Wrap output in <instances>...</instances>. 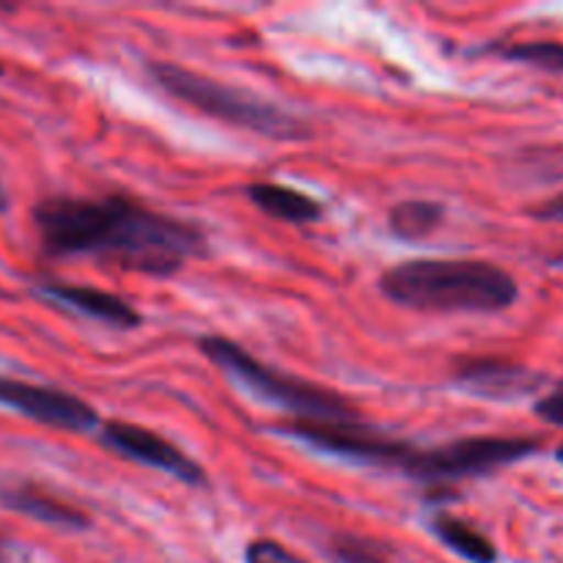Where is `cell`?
Listing matches in <instances>:
<instances>
[{"label":"cell","mask_w":563,"mask_h":563,"mask_svg":"<svg viewBox=\"0 0 563 563\" xmlns=\"http://www.w3.org/2000/svg\"><path fill=\"white\" fill-rule=\"evenodd\" d=\"M33 225L49 256H93L154 278L207 256V234L198 225L124 196L44 198L33 207Z\"/></svg>","instance_id":"cell-1"},{"label":"cell","mask_w":563,"mask_h":563,"mask_svg":"<svg viewBox=\"0 0 563 563\" xmlns=\"http://www.w3.org/2000/svg\"><path fill=\"white\" fill-rule=\"evenodd\" d=\"M379 289L396 306L432 313H498L520 300L515 275L482 258H410L385 269Z\"/></svg>","instance_id":"cell-2"},{"label":"cell","mask_w":563,"mask_h":563,"mask_svg":"<svg viewBox=\"0 0 563 563\" xmlns=\"http://www.w3.org/2000/svg\"><path fill=\"white\" fill-rule=\"evenodd\" d=\"M209 363L220 368L236 388L245 390L256 401L278 410L291 412L302 421H350L357 418L355 405L339 390L306 383L295 374L278 372L258 357H253L245 346L223 335H203L198 341Z\"/></svg>","instance_id":"cell-3"},{"label":"cell","mask_w":563,"mask_h":563,"mask_svg":"<svg viewBox=\"0 0 563 563\" xmlns=\"http://www.w3.org/2000/svg\"><path fill=\"white\" fill-rule=\"evenodd\" d=\"M148 75L165 93L231 126H242V130L275 137V141H306L308 137V124L300 115L245 88L229 86L201 71H190L179 64H163V60L148 64Z\"/></svg>","instance_id":"cell-4"},{"label":"cell","mask_w":563,"mask_h":563,"mask_svg":"<svg viewBox=\"0 0 563 563\" xmlns=\"http://www.w3.org/2000/svg\"><path fill=\"white\" fill-rule=\"evenodd\" d=\"M542 449L533 438H462L438 449H418L407 476L421 482H460L509 467Z\"/></svg>","instance_id":"cell-5"},{"label":"cell","mask_w":563,"mask_h":563,"mask_svg":"<svg viewBox=\"0 0 563 563\" xmlns=\"http://www.w3.org/2000/svg\"><path fill=\"white\" fill-rule=\"evenodd\" d=\"M0 407H9V410L31 418V421L64 429V432L86 434L102 427L99 412L80 396L49 388V385H33L25 379L5 377V374H0Z\"/></svg>","instance_id":"cell-6"},{"label":"cell","mask_w":563,"mask_h":563,"mask_svg":"<svg viewBox=\"0 0 563 563\" xmlns=\"http://www.w3.org/2000/svg\"><path fill=\"white\" fill-rule=\"evenodd\" d=\"M99 440H102L104 449L115 451V454L126 456V460L141 462V465L154 467V471L168 473V476L179 478V482L190 484V487L207 484V473L201 471V465L192 456H187L179 445L168 443L163 434L152 432V429L126 421H108L102 423Z\"/></svg>","instance_id":"cell-7"},{"label":"cell","mask_w":563,"mask_h":563,"mask_svg":"<svg viewBox=\"0 0 563 563\" xmlns=\"http://www.w3.org/2000/svg\"><path fill=\"white\" fill-rule=\"evenodd\" d=\"M456 385L478 399L511 401L537 394L544 385V377L520 363L500 361V357H473L456 368Z\"/></svg>","instance_id":"cell-8"},{"label":"cell","mask_w":563,"mask_h":563,"mask_svg":"<svg viewBox=\"0 0 563 563\" xmlns=\"http://www.w3.org/2000/svg\"><path fill=\"white\" fill-rule=\"evenodd\" d=\"M38 297L55 302V306H64L69 311L82 313L88 319H97V322L113 324L119 330H135L143 322L137 308L132 302H126L124 297L113 295V291L97 289V286H80V284H58V280H49V284L38 286Z\"/></svg>","instance_id":"cell-9"},{"label":"cell","mask_w":563,"mask_h":563,"mask_svg":"<svg viewBox=\"0 0 563 563\" xmlns=\"http://www.w3.org/2000/svg\"><path fill=\"white\" fill-rule=\"evenodd\" d=\"M0 504L5 509L16 511V515H25L31 520L44 522V526L66 528V531H86L91 526L86 511H80L77 506L66 504V500L55 498L47 489L36 487V484H16L0 493Z\"/></svg>","instance_id":"cell-10"},{"label":"cell","mask_w":563,"mask_h":563,"mask_svg":"<svg viewBox=\"0 0 563 563\" xmlns=\"http://www.w3.org/2000/svg\"><path fill=\"white\" fill-rule=\"evenodd\" d=\"M247 198L262 209L264 214L284 223H317L324 207L317 198L295 190V187L275 185V181H253L247 187Z\"/></svg>","instance_id":"cell-11"},{"label":"cell","mask_w":563,"mask_h":563,"mask_svg":"<svg viewBox=\"0 0 563 563\" xmlns=\"http://www.w3.org/2000/svg\"><path fill=\"white\" fill-rule=\"evenodd\" d=\"M429 531L451 550V553L462 555L471 563H498V548L493 539L484 537L482 531L471 526V522L460 520L454 515H434L429 520Z\"/></svg>","instance_id":"cell-12"},{"label":"cell","mask_w":563,"mask_h":563,"mask_svg":"<svg viewBox=\"0 0 563 563\" xmlns=\"http://www.w3.org/2000/svg\"><path fill=\"white\" fill-rule=\"evenodd\" d=\"M443 203L427 201V198H410V201H399L388 214V229L396 240L416 242L432 234L440 223H443Z\"/></svg>","instance_id":"cell-13"},{"label":"cell","mask_w":563,"mask_h":563,"mask_svg":"<svg viewBox=\"0 0 563 563\" xmlns=\"http://www.w3.org/2000/svg\"><path fill=\"white\" fill-rule=\"evenodd\" d=\"M506 60L537 66L544 71H563V44L561 42H517L509 47H495Z\"/></svg>","instance_id":"cell-14"},{"label":"cell","mask_w":563,"mask_h":563,"mask_svg":"<svg viewBox=\"0 0 563 563\" xmlns=\"http://www.w3.org/2000/svg\"><path fill=\"white\" fill-rule=\"evenodd\" d=\"M333 555L341 563H390V548L368 537L341 533L333 539Z\"/></svg>","instance_id":"cell-15"},{"label":"cell","mask_w":563,"mask_h":563,"mask_svg":"<svg viewBox=\"0 0 563 563\" xmlns=\"http://www.w3.org/2000/svg\"><path fill=\"white\" fill-rule=\"evenodd\" d=\"M245 563H308L306 559L289 550L286 544L275 542V539H256L247 544Z\"/></svg>","instance_id":"cell-16"},{"label":"cell","mask_w":563,"mask_h":563,"mask_svg":"<svg viewBox=\"0 0 563 563\" xmlns=\"http://www.w3.org/2000/svg\"><path fill=\"white\" fill-rule=\"evenodd\" d=\"M533 410H537V416L542 418V421L563 429V383L555 385L548 396H542V399L533 405Z\"/></svg>","instance_id":"cell-17"},{"label":"cell","mask_w":563,"mask_h":563,"mask_svg":"<svg viewBox=\"0 0 563 563\" xmlns=\"http://www.w3.org/2000/svg\"><path fill=\"white\" fill-rule=\"evenodd\" d=\"M533 214H537L539 220H555V223H563V196L550 198L548 203L533 209Z\"/></svg>","instance_id":"cell-18"},{"label":"cell","mask_w":563,"mask_h":563,"mask_svg":"<svg viewBox=\"0 0 563 563\" xmlns=\"http://www.w3.org/2000/svg\"><path fill=\"white\" fill-rule=\"evenodd\" d=\"M11 561V544L0 537V563H9Z\"/></svg>","instance_id":"cell-19"},{"label":"cell","mask_w":563,"mask_h":563,"mask_svg":"<svg viewBox=\"0 0 563 563\" xmlns=\"http://www.w3.org/2000/svg\"><path fill=\"white\" fill-rule=\"evenodd\" d=\"M9 209V192H5V187L0 185V212H5Z\"/></svg>","instance_id":"cell-20"},{"label":"cell","mask_w":563,"mask_h":563,"mask_svg":"<svg viewBox=\"0 0 563 563\" xmlns=\"http://www.w3.org/2000/svg\"><path fill=\"white\" fill-rule=\"evenodd\" d=\"M555 456H559V462H563V449H559V454H555Z\"/></svg>","instance_id":"cell-21"},{"label":"cell","mask_w":563,"mask_h":563,"mask_svg":"<svg viewBox=\"0 0 563 563\" xmlns=\"http://www.w3.org/2000/svg\"><path fill=\"white\" fill-rule=\"evenodd\" d=\"M0 75H3V66H0Z\"/></svg>","instance_id":"cell-22"}]
</instances>
